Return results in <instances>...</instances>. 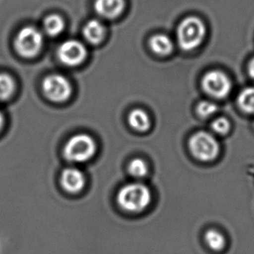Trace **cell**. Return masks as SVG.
I'll return each mask as SVG.
<instances>
[{
	"mask_svg": "<svg viewBox=\"0 0 254 254\" xmlns=\"http://www.w3.org/2000/svg\"><path fill=\"white\" fill-rule=\"evenodd\" d=\"M151 192L147 186L130 183L124 186L117 193V200L122 209L131 213H141L151 202Z\"/></svg>",
	"mask_w": 254,
	"mask_h": 254,
	"instance_id": "obj_1",
	"label": "cell"
},
{
	"mask_svg": "<svg viewBox=\"0 0 254 254\" xmlns=\"http://www.w3.org/2000/svg\"><path fill=\"white\" fill-rule=\"evenodd\" d=\"M206 34L202 21L196 17H186L177 29V39L180 47L186 52L192 51L201 45Z\"/></svg>",
	"mask_w": 254,
	"mask_h": 254,
	"instance_id": "obj_2",
	"label": "cell"
},
{
	"mask_svg": "<svg viewBox=\"0 0 254 254\" xmlns=\"http://www.w3.org/2000/svg\"><path fill=\"white\" fill-rule=\"evenodd\" d=\"M44 45L41 31L33 26L20 29L14 39V47L18 55L24 59H32L39 54Z\"/></svg>",
	"mask_w": 254,
	"mask_h": 254,
	"instance_id": "obj_3",
	"label": "cell"
},
{
	"mask_svg": "<svg viewBox=\"0 0 254 254\" xmlns=\"http://www.w3.org/2000/svg\"><path fill=\"white\" fill-rule=\"evenodd\" d=\"M96 142L89 134L74 135L66 142L64 155L71 162H85L92 158L96 153Z\"/></svg>",
	"mask_w": 254,
	"mask_h": 254,
	"instance_id": "obj_4",
	"label": "cell"
},
{
	"mask_svg": "<svg viewBox=\"0 0 254 254\" xmlns=\"http://www.w3.org/2000/svg\"><path fill=\"white\" fill-rule=\"evenodd\" d=\"M189 149L200 162H212L220 153V144L213 134L199 131L189 140Z\"/></svg>",
	"mask_w": 254,
	"mask_h": 254,
	"instance_id": "obj_5",
	"label": "cell"
},
{
	"mask_svg": "<svg viewBox=\"0 0 254 254\" xmlns=\"http://www.w3.org/2000/svg\"><path fill=\"white\" fill-rule=\"evenodd\" d=\"M201 85L208 96L217 99H223L227 97L233 88V83L229 76L218 69L206 72L203 76Z\"/></svg>",
	"mask_w": 254,
	"mask_h": 254,
	"instance_id": "obj_6",
	"label": "cell"
},
{
	"mask_svg": "<svg viewBox=\"0 0 254 254\" xmlns=\"http://www.w3.org/2000/svg\"><path fill=\"white\" fill-rule=\"evenodd\" d=\"M42 89L45 96L54 103L65 102L72 94L69 80L59 74L46 76L42 83Z\"/></svg>",
	"mask_w": 254,
	"mask_h": 254,
	"instance_id": "obj_7",
	"label": "cell"
},
{
	"mask_svg": "<svg viewBox=\"0 0 254 254\" xmlns=\"http://www.w3.org/2000/svg\"><path fill=\"white\" fill-rule=\"evenodd\" d=\"M58 57L65 65H79L87 58V50L81 42L67 40L59 46Z\"/></svg>",
	"mask_w": 254,
	"mask_h": 254,
	"instance_id": "obj_8",
	"label": "cell"
},
{
	"mask_svg": "<svg viewBox=\"0 0 254 254\" xmlns=\"http://www.w3.org/2000/svg\"><path fill=\"white\" fill-rule=\"evenodd\" d=\"M60 183L63 189L69 193H77L83 190L85 186L86 179L79 169H66L62 172L60 177Z\"/></svg>",
	"mask_w": 254,
	"mask_h": 254,
	"instance_id": "obj_9",
	"label": "cell"
},
{
	"mask_svg": "<svg viewBox=\"0 0 254 254\" xmlns=\"http://www.w3.org/2000/svg\"><path fill=\"white\" fill-rule=\"evenodd\" d=\"M125 6L124 0H96L95 10L100 16L114 18L119 16Z\"/></svg>",
	"mask_w": 254,
	"mask_h": 254,
	"instance_id": "obj_10",
	"label": "cell"
},
{
	"mask_svg": "<svg viewBox=\"0 0 254 254\" xmlns=\"http://www.w3.org/2000/svg\"><path fill=\"white\" fill-rule=\"evenodd\" d=\"M83 36L90 44L97 45L103 41L105 36V28L100 21L89 20L83 28Z\"/></svg>",
	"mask_w": 254,
	"mask_h": 254,
	"instance_id": "obj_11",
	"label": "cell"
},
{
	"mask_svg": "<svg viewBox=\"0 0 254 254\" xmlns=\"http://www.w3.org/2000/svg\"><path fill=\"white\" fill-rule=\"evenodd\" d=\"M149 47L152 52L156 55L167 56L171 53L173 51V42L171 39L163 34H157L153 36L149 40Z\"/></svg>",
	"mask_w": 254,
	"mask_h": 254,
	"instance_id": "obj_12",
	"label": "cell"
},
{
	"mask_svg": "<svg viewBox=\"0 0 254 254\" xmlns=\"http://www.w3.org/2000/svg\"><path fill=\"white\" fill-rule=\"evenodd\" d=\"M127 122L132 128L139 132H145L150 127V119L148 114L140 109L131 111Z\"/></svg>",
	"mask_w": 254,
	"mask_h": 254,
	"instance_id": "obj_13",
	"label": "cell"
},
{
	"mask_svg": "<svg viewBox=\"0 0 254 254\" xmlns=\"http://www.w3.org/2000/svg\"><path fill=\"white\" fill-rule=\"evenodd\" d=\"M64 21L62 17L57 14H52L45 17L44 21V30L50 37H57L62 33L64 29Z\"/></svg>",
	"mask_w": 254,
	"mask_h": 254,
	"instance_id": "obj_14",
	"label": "cell"
},
{
	"mask_svg": "<svg viewBox=\"0 0 254 254\" xmlns=\"http://www.w3.org/2000/svg\"><path fill=\"white\" fill-rule=\"evenodd\" d=\"M237 104L244 113L254 115V87H248L241 90L238 96Z\"/></svg>",
	"mask_w": 254,
	"mask_h": 254,
	"instance_id": "obj_15",
	"label": "cell"
},
{
	"mask_svg": "<svg viewBox=\"0 0 254 254\" xmlns=\"http://www.w3.org/2000/svg\"><path fill=\"white\" fill-rule=\"evenodd\" d=\"M16 90V82L7 73H0V102L7 101L13 96Z\"/></svg>",
	"mask_w": 254,
	"mask_h": 254,
	"instance_id": "obj_16",
	"label": "cell"
},
{
	"mask_svg": "<svg viewBox=\"0 0 254 254\" xmlns=\"http://www.w3.org/2000/svg\"><path fill=\"white\" fill-rule=\"evenodd\" d=\"M204 241L207 247L214 252H220L226 247V239L223 234L215 229H210L206 232Z\"/></svg>",
	"mask_w": 254,
	"mask_h": 254,
	"instance_id": "obj_17",
	"label": "cell"
},
{
	"mask_svg": "<svg viewBox=\"0 0 254 254\" xmlns=\"http://www.w3.org/2000/svg\"><path fill=\"white\" fill-rule=\"evenodd\" d=\"M127 171L134 178H143L148 174V164L142 159H134L128 163Z\"/></svg>",
	"mask_w": 254,
	"mask_h": 254,
	"instance_id": "obj_18",
	"label": "cell"
},
{
	"mask_svg": "<svg viewBox=\"0 0 254 254\" xmlns=\"http://www.w3.org/2000/svg\"><path fill=\"white\" fill-rule=\"evenodd\" d=\"M197 113L199 117L203 118H207V117H212L213 115L216 113L218 110V106L215 103L211 102V101H201L198 103L197 105Z\"/></svg>",
	"mask_w": 254,
	"mask_h": 254,
	"instance_id": "obj_19",
	"label": "cell"
},
{
	"mask_svg": "<svg viewBox=\"0 0 254 254\" xmlns=\"http://www.w3.org/2000/svg\"><path fill=\"white\" fill-rule=\"evenodd\" d=\"M212 128L216 134L225 135L230 131V122L225 117H219L212 123Z\"/></svg>",
	"mask_w": 254,
	"mask_h": 254,
	"instance_id": "obj_20",
	"label": "cell"
},
{
	"mask_svg": "<svg viewBox=\"0 0 254 254\" xmlns=\"http://www.w3.org/2000/svg\"><path fill=\"white\" fill-rule=\"evenodd\" d=\"M248 72L249 76H251L252 79L254 80V57L250 60V62L248 63Z\"/></svg>",
	"mask_w": 254,
	"mask_h": 254,
	"instance_id": "obj_21",
	"label": "cell"
},
{
	"mask_svg": "<svg viewBox=\"0 0 254 254\" xmlns=\"http://www.w3.org/2000/svg\"><path fill=\"white\" fill-rule=\"evenodd\" d=\"M3 123H4V118H3V115L2 111L0 110V130L2 129L3 126Z\"/></svg>",
	"mask_w": 254,
	"mask_h": 254,
	"instance_id": "obj_22",
	"label": "cell"
}]
</instances>
